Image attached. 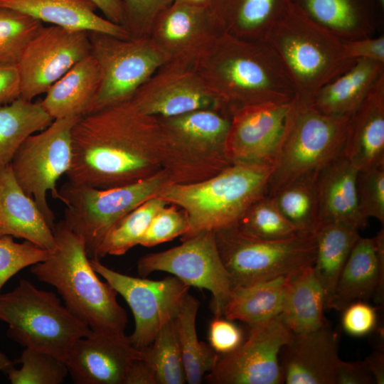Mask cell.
<instances>
[{
  "mask_svg": "<svg viewBox=\"0 0 384 384\" xmlns=\"http://www.w3.org/2000/svg\"><path fill=\"white\" fill-rule=\"evenodd\" d=\"M68 181L97 188L127 185L164 169L165 140L157 117L131 102L80 117L71 131Z\"/></svg>",
  "mask_w": 384,
  "mask_h": 384,
  "instance_id": "obj_1",
  "label": "cell"
},
{
  "mask_svg": "<svg viewBox=\"0 0 384 384\" xmlns=\"http://www.w3.org/2000/svg\"><path fill=\"white\" fill-rule=\"evenodd\" d=\"M230 117L237 110L265 103H287L292 85L265 41L219 33L193 66Z\"/></svg>",
  "mask_w": 384,
  "mask_h": 384,
  "instance_id": "obj_2",
  "label": "cell"
},
{
  "mask_svg": "<svg viewBox=\"0 0 384 384\" xmlns=\"http://www.w3.org/2000/svg\"><path fill=\"white\" fill-rule=\"evenodd\" d=\"M52 230L55 247L44 261L31 265V272L54 287L65 306L92 331L125 334L127 311L114 288L96 275L82 240L63 220Z\"/></svg>",
  "mask_w": 384,
  "mask_h": 384,
  "instance_id": "obj_3",
  "label": "cell"
},
{
  "mask_svg": "<svg viewBox=\"0 0 384 384\" xmlns=\"http://www.w3.org/2000/svg\"><path fill=\"white\" fill-rule=\"evenodd\" d=\"M280 60L294 99L311 105L319 90L356 61L343 42L286 0L265 40Z\"/></svg>",
  "mask_w": 384,
  "mask_h": 384,
  "instance_id": "obj_4",
  "label": "cell"
},
{
  "mask_svg": "<svg viewBox=\"0 0 384 384\" xmlns=\"http://www.w3.org/2000/svg\"><path fill=\"white\" fill-rule=\"evenodd\" d=\"M272 170L269 164H233L201 181L170 182L155 197L186 213L188 230L183 240L235 224L252 203L267 195Z\"/></svg>",
  "mask_w": 384,
  "mask_h": 384,
  "instance_id": "obj_5",
  "label": "cell"
},
{
  "mask_svg": "<svg viewBox=\"0 0 384 384\" xmlns=\"http://www.w3.org/2000/svg\"><path fill=\"white\" fill-rule=\"evenodd\" d=\"M350 117L326 115L294 98L273 159L267 196L341 155Z\"/></svg>",
  "mask_w": 384,
  "mask_h": 384,
  "instance_id": "obj_6",
  "label": "cell"
},
{
  "mask_svg": "<svg viewBox=\"0 0 384 384\" xmlns=\"http://www.w3.org/2000/svg\"><path fill=\"white\" fill-rule=\"evenodd\" d=\"M0 320L8 324L7 336L14 341L64 361L75 341L92 331L55 294L25 279L0 294Z\"/></svg>",
  "mask_w": 384,
  "mask_h": 384,
  "instance_id": "obj_7",
  "label": "cell"
},
{
  "mask_svg": "<svg viewBox=\"0 0 384 384\" xmlns=\"http://www.w3.org/2000/svg\"><path fill=\"white\" fill-rule=\"evenodd\" d=\"M230 118L216 110L158 118L165 140L164 170L171 182L201 181L232 164L226 153Z\"/></svg>",
  "mask_w": 384,
  "mask_h": 384,
  "instance_id": "obj_8",
  "label": "cell"
},
{
  "mask_svg": "<svg viewBox=\"0 0 384 384\" xmlns=\"http://www.w3.org/2000/svg\"><path fill=\"white\" fill-rule=\"evenodd\" d=\"M214 234L232 288L289 277L314 262V233H299L285 239L264 240L233 225Z\"/></svg>",
  "mask_w": 384,
  "mask_h": 384,
  "instance_id": "obj_9",
  "label": "cell"
},
{
  "mask_svg": "<svg viewBox=\"0 0 384 384\" xmlns=\"http://www.w3.org/2000/svg\"><path fill=\"white\" fill-rule=\"evenodd\" d=\"M170 182L164 169L136 182L105 189L68 181L58 190V199L65 205L63 220L82 240L88 257L93 259L110 229Z\"/></svg>",
  "mask_w": 384,
  "mask_h": 384,
  "instance_id": "obj_10",
  "label": "cell"
},
{
  "mask_svg": "<svg viewBox=\"0 0 384 384\" xmlns=\"http://www.w3.org/2000/svg\"><path fill=\"white\" fill-rule=\"evenodd\" d=\"M88 35L90 54L100 72V87L91 112L131 100L166 63V58L149 36L122 38L99 32H88Z\"/></svg>",
  "mask_w": 384,
  "mask_h": 384,
  "instance_id": "obj_11",
  "label": "cell"
},
{
  "mask_svg": "<svg viewBox=\"0 0 384 384\" xmlns=\"http://www.w3.org/2000/svg\"><path fill=\"white\" fill-rule=\"evenodd\" d=\"M78 118L55 119L44 129L28 136L10 164L16 182L35 201L51 228L55 217L47 201V193L58 198L57 181L70 166L71 131Z\"/></svg>",
  "mask_w": 384,
  "mask_h": 384,
  "instance_id": "obj_12",
  "label": "cell"
},
{
  "mask_svg": "<svg viewBox=\"0 0 384 384\" xmlns=\"http://www.w3.org/2000/svg\"><path fill=\"white\" fill-rule=\"evenodd\" d=\"M180 245L149 253L137 262L140 276L161 271L169 272L189 287L210 291L215 316H223L232 286L220 258L213 231L199 232L183 239Z\"/></svg>",
  "mask_w": 384,
  "mask_h": 384,
  "instance_id": "obj_13",
  "label": "cell"
},
{
  "mask_svg": "<svg viewBox=\"0 0 384 384\" xmlns=\"http://www.w3.org/2000/svg\"><path fill=\"white\" fill-rule=\"evenodd\" d=\"M90 262L129 306L134 329L128 338L138 350L148 346L163 326L175 319L188 294L190 287L175 276L151 280L116 272L97 258H90Z\"/></svg>",
  "mask_w": 384,
  "mask_h": 384,
  "instance_id": "obj_14",
  "label": "cell"
},
{
  "mask_svg": "<svg viewBox=\"0 0 384 384\" xmlns=\"http://www.w3.org/2000/svg\"><path fill=\"white\" fill-rule=\"evenodd\" d=\"M246 340L234 351L218 354L216 363L204 378L212 384L284 383L279 364L282 348L294 333L281 314L261 324L249 326Z\"/></svg>",
  "mask_w": 384,
  "mask_h": 384,
  "instance_id": "obj_15",
  "label": "cell"
},
{
  "mask_svg": "<svg viewBox=\"0 0 384 384\" xmlns=\"http://www.w3.org/2000/svg\"><path fill=\"white\" fill-rule=\"evenodd\" d=\"M90 50L88 31L43 26L26 44L17 63L21 97L32 101L46 93Z\"/></svg>",
  "mask_w": 384,
  "mask_h": 384,
  "instance_id": "obj_16",
  "label": "cell"
},
{
  "mask_svg": "<svg viewBox=\"0 0 384 384\" xmlns=\"http://www.w3.org/2000/svg\"><path fill=\"white\" fill-rule=\"evenodd\" d=\"M131 102L143 114L158 118L198 110L227 113L193 67L174 63H166L156 71Z\"/></svg>",
  "mask_w": 384,
  "mask_h": 384,
  "instance_id": "obj_17",
  "label": "cell"
},
{
  "mask_svg": "<svg viewBox=\"0 0 384 384\" xmlns=\"http://www.w3.org/2000/svg\"><path fill=\"white\" fill-rule=\"evenodd\" d=\"M291 102L247 106L231 114L226 153L232 164L272 165Z\"/></svg>",
  "mask_w": 384,
  "mask_h": 384,
  "instance_id": "obj_18",
  "label": "cell"
},
{
  "mask_svg": "<svg viewBox=\"0 0 384 384\" xmlns=\"http://www.w3.org/2000/svg\"><path fill=\"white\" fill-rule=\"evenodd\" d=\"M218 34L206 8L174 1L157 17L149 37L166 63L193 67Z\"/></svg>",
  "mask_w": 384,
  "mask_h": 384,
  "instance_id": "obj_19",
  "label": "cell"
},
{
  "mask_svg": "<svg viewBox=\"0 0 384 384\" xmlns=\"http://www.w3.org/2000/svg\"><path fill=\"white\" fill-rule=\"evenodd\" d=\"M141 354L126 334L92 331L75 341L65 362L76 384H125L132 363Z\"/></svg>",
  "mask_w": 384,
  "mask_h": 384,
  "instance_id": "obj_20",
  "label": "cell"
},
{
  "mask_svg": "<svg viewBox=\"0 0 384 384\" xmlns=\"http://www.w3.org/2000/svg\"><path fill=\"white\" fill-rule=\"evenodd\" d=\"M284 383L334 384L340 361L338 334L326 323L306 333L294 334L279 356Z\"/></svg>",
  "mask_w": 384,
  "mask_h": 384,
  "instance_id": "obj_21",
  "label": "cell"
},
{
  "mask_svg": "<svg viewBox=\"0 0 384 384\" xmlns=\"http://www.w3.org/2000/svg\"><path fill=\"white\" fill-rule=\"evenodd\" d=\"M384 290V230L361 237L337 281L327 309L343 311L353 302L373 297L382 303Z\"/></svg>",
  "mask_w": 384,
  "mask_h": 384,
  "instance_id": "obj_22",
  "label": "cell"
},
{
  "mask_svg": "<svg viewBox=\"0 0 384 384\" xmlns=\"http://www.w3.org/2000/svg\"><path fill=\"white\" fill-rule=\"evenodd\" d=\"M342 153L358 171L384 166V76L349 117Z\"/></svg>",
  "mask_w": 384,
  "mask_h": 384,
  "instance_id": "obj_23",
  "label": "cell"
},
{
  "mask_svg": "<svg viewBox=\"0 0 384 384\" xmlns=\"http://www.w3.org/2000/svg\"><path fill=\"white\" fill-rule=\"evenodd\" d=\"M22 238L51 252V227L35 201L16 182L10 165L0 172V236Z\"/></svg>",
  "mask_w": 384,
  "mask_h": 384,
  "instance_id": "obj_24",
  "label": "cell"
},
{
  "mask_svg": "<svg viewBox=\"0 0 384 384\" xmlns=\"http://www.w3.org/2000/svg\"><path fill=\"white\" fill-rule=\"evenodd\" d=\"M358 173L343 154L320 170L317 178L319 223L341 221L359 230L366 227L368 219L362 215L358 201Z\"/></svg>",
  "mask_w": 384,
  "mask_h": 384,
  "instance_id": "obj_25",
  "label": "cell"
},
{
  "mask_svg": "<svg viewBox=\"0 0 384 384\" xmlns=\"http://www.w3.org/2000/svg\"><path fill=\"white\" fill-rule=\"evenodd\" d=\"M343 42L374 36L381 23L376 0H292Z\"/></svg>",
  "mask_w": 384,
  "mask_h": 384,
  "instance_id": "obj_26",
  "label": "cell"
},
{
  "mask_svg": "<svg viewBox=\"0 0 384 384\" xmlns=\"http://www.w3.org/2000/svg\"><path fill=\"white\" fill-rule=\"evenodd\" d=\"M0 7L16 10L50 25L130 38L122 26L97 14V7L90 0H0Z\"/></svg>",
  "mask_w": 384,
  "mask_h": 384,
  "instance_id": "obj_27",
  "label": "cell"
},
{
  "mask_svg": "<svg viewBox=\"0 0 384 384\" xmlns=\"http://www.w3.org/2000/svg\"><path fill=\"white\" fill-rule=\"evenodd\" d=\"M100 83L99 66L90 54L47 90L41 106L53 119L80 117L91 112Z\"/></svg>",
  "mask_w": 384,
  "mask_h": 384,
  "instance_id": "obj_28",
  "label": "cell"
},
{
  "mask_svg": "<svg viewBox=\"0 0 384 384\" xmlns=\"http://www.w3.org/2000/svg\"><path fill=\"white\" fill-rule=\"evenodd\" d=\"M383 76L384 63L357 59L319 90L311 105L326 115L350 117Z\"/></svg>",
  "mask_w": 384,
  "mask_h": 384,
  "instance_id": "obj_29",
  "label": "cell"
},
{
  "mask_svg": "<svg viewBox=\"0 0 384 384\" xmlns=\"http://www.w3.org/2000/svg\"><path fill=\"white\" fill-rule=\"evenodd\" d=\"M286 0H210L213 28L249 41H265Z\"/></svg>",
  "mask_w": 384,
  "mask_h": 384,
  "instance_id": "obj_30",
  "label": "cell"
},
{
  "mask_svg": "<svg viewBox=\"0 0 384 384\" xmlns=\"http://www.w3.org/2000/svg\"><path fill=\"white\" fill-rule=\"evenodd\" d=\"M314 234L316 247L312 268L324 292L327 309L339 275L361 235L356 226L341 221L321 222Z\"/></svg>",
  "mask_w": 384,
  "mask_h": 384,
  "instance_id": "obj_31",
  "label": "cell"
},
{
  "mask_svg": "<svg viewBox=\"0 0 384 384\" xmlns=\"http://www.w3.org/2000/svg\"><path fill=\"white\" fill-rule=\"evenodd\" d=\"M325 294L312 266L288 279L281 316L294 334L316 330L327 323Z\"/></svg>",
  "mask_w": 384,
  "mask_h": 384,
  "instance_id": "obj_32",
  "label": "cell"
},
{
  "mask_svg": "<svg viewBox=\"0 0 384 384\" xmlns=\"http://www.w3.org/2000/svg\"><path fill=\"white\" fill-rule=\"evenodd\" d=\"M289 277L232 288L223 316L252 326L279 316Z\"/></svg>",
  "mask_w": 384,
  "mask_h": 384,
  "instance_id": "obj_33",
  "label": "cell"
},
{
  "mask_svg": "<svg viewBox=\"0 0 384 384\" xmlns=\"http://www.w3.org/2000/svg\"><path fill=\"white\" fill-rule=\"evenodd\" d=\"M53 119L41 100L19 97L0 107V172L8 167L16 151L30 135L48 127Z\"/></svg>",
  "mask_w": 384,
  "mask_h": 384,
  "instance_id": "obj_34",
  "label": "cell"
},
{
  "mask_svg": "<svg viewBox=\"0 0 384 384\" xmlns=\"http://www.w3.org/2000/svg\"><path fill=\"white\" fill-rule=\"evenodd\" d=\"M199 304V301L188 293L174 319L188 384L201 383L213 368L218 356L210 344L198 338L196 320Z\"/></svg>",
  "mask_w": 384,
  "mask_h": 384,
  "instance_id": "obj_35",
  "label": "cell"
},
{
  "mask_svg": "<svg viewBox=\"0 0 384 384\" xmlns=\"http://www.w3.org/2000/svg\"><path fill=\"white\" fill-rule=\"evenodd\" d=\"M319 171L304 175L268 196L299 233H314L319 223L317 194Z\"/></svg>",
  "mask_w": 384,
  "mask_h": 384,
  "instance_id": "obj_36",
  "label": "cell"
},
{
  "mask_svg": "<svg viewBox=\"0 0 384 384\" xmlns=\"http://www.w3.org/2000/svg\"><path fill=\"white\" fill-rule=\"evenodd\" d=\"M168 204L159 197H153L129 212L110 229L98 247L95 258L100 260L107 255H122L139 245L153 217Z\"/></svg>",
  "mask_w": 384,
  "mask_h": 384,
  "instance_id": "obj_37",
  "label": "cell"
},
{
  "mask_svg": "<svg viewBox=\"0 0 384 384\" xmlns=\"http://www.w3.org/2000/svg\"><path fill=\"white\" fill-rule=\"evenodd\" d=\"M141 351V358L152 370L158 384L186 383L174 319L165 324L152 342Z\"/></svg>",
  "mask_w": 384,
  "mask_h": 384,
  "instance_id": "obj_38",
  "label": "cell"
},
{
  "mask_svg": "<svg viewBox=\"0 0 384 384\" xmlns=\"http://www.w3.org/2000/svg\"><path fill=\"white\" fill-rule=\"evenodd\" d=\"M234 225L246 234L264 240L285 239L299 233L267 195L252 203Z\"/></svg>",
  "mask_w": 384,
  "mask_h": 384,
  "instance_id": "obj_39",
  "label": "cell"
},
{
  "mask_svg": "<svg viewBox=\"0 0 384 384\" xmlns=\"http://www.w3.org/2000/svg\"><path fill=\"white\" fill-rule=\"evenodd\" d=\"M16 362L21 364L20 368L12 366L5 372L12 384H61L68 374L64 361L28 348Z\"/></svg>",
  "mask_w": 384,
  "mask_h": 384,
  "instance_id": "obj_40",
  "label": "cell"
},
{
  "mask_svg": "<svg viewBox=\"0 0 384 384\" xmlns=\"http://www.w3.org/2000/svg\"><path fill=\"white\" fill-rule=\"evenodd\" d=\"M43 26L31 16L0 7V65H17L25 46Z\"/></svg>",
  "mask_w": 384,
  "mask_h": 384,
  "instance_id": "obj_41",
  "label": "cell"
},
{
  "mask_svg": "<svg viewBox=\"0 0 384 384\" xmlns=\"http://www.w3.org/2000/svg\"><path fill=\"white\" fill-rule=\"evenodd\" d=\"M49 255L48 250L29 241L18 243L12 236H0V292L6 282L17 272L44 261Z\"/></svg>",
  "mask_w": 384,
  "mask_h": 384,
  "instance_id": "obj_42",
  "label": "cell"
},
{
  "mask_svg": "<svg viewBox=\"0 0 384 384\" xmlns=\"http://www.w3.org/2000/svg\"><path fill=\"white\" fill-rule=\"evenodd\" d=\"M188 230L186 213L175 205L168 204L153 217L139 245L153 247L183 236Z\"/></svg>",
  "mask_w": 384,
  "mask_h": 384,
  "instance_id": "obj_43",
  "label": "cell"
},
{
  "mask_svg": "<svg viewBox=\"0 0 384 384\" xmlns=\"http://www.w3.org/2000/svg\"><path fill=\"white\" fill-rule=\"evenodd\" d=\"M360 210L366 218L384 223V166L358 171L356 181Z\"/></svg>",
  "mask_w": 384,
  "mask_h": 384,
  "instance_id": "obj_44",
  "label": "cell"
},
{
  "mask_svg": "<svg viewBox=\"0 0 384 384\" xmlns=\"http://www.w3.org/2000/svg\"><path fill=\"white\" fill-rule=\"evenodd\" d=\"M124 28L130 38L149 36L151 27L160 15L175 0H122Z\"/></svg>",
  "mask_w": 384,
  "mask_h": 384,
  "instance_id": "obj_45",
  "label": "cell"
},
{
  "mask_svg": "<svg viewBox=\"0 0 384 384\" xmlns=\"http://www.w3.org/2000/svg\"><path fill=\"white\" fill-rule=\"evenodd\" d=\"M341 324L343 330L352 336H366L376 326V311L367 303L353 302L343 310Z\"/></svg>",
  "mask_w": 384,
  "mask_h": 384,
  "instance_id": "obj_46",
  "label": "cell"
},
{
  "mask_svg": "<svg viewBox=\"0 0 384 384\" xmlns=\"http://www.w3.org/2000/svg\"><path fill=\"white\" fill-rule=\"evenodd\" d=\"M208 341L216 353L225 354L237 348L244 338L241 329L230 320L215 316L209 325Z\"/></svg>",
  "mask_w": 384,
  "mask_h": 384,
  "instance_id": "obj_47",
  "label": "cell"
},
{
  "mask_svg": "<svg viewBox=\"0 0 384 384\" xmlns=\"http://www.w3.org/2000/svg\"><path fill=\"white\" fill-rule=\"evenodd\" d=\"M348 55L354 59H366L384 63V37L370 36L343 42Z\"/></svg>",
  "mask_w": 384,
  "mask_h": 384,
  "instance_id": "obj_48",
  "label": "cell"
},
{
  "mask_svg": "<svg viewBox=\"0 0 384 384\" xmlns=\"http://www.w3.org/2000/svg\"><path fill=\"white\" fill-rule=\"evenodd\" d=\"M374 378L364 361L346 362L340 360L335 373L334 384H372Z\"/></svg>",
  "mask_w": 384,
  "mask_h": 384,
  "instance_id": "obj_49",
  "label": "cell"
},
{
  "mask_svg": "<svg viewBox=\"0 0 384 384\" xmlns=\"http://www.w3.org/2000/svg\"><path fill=\"white\" fill-rule=\"evenodd\" d=\"M21 78L18 65H0V106L21 97Z\"/></svg>",
  "mask_w": 384,
  "mask_h": 384,
  "instance_id": "obj_50",
  "label": "cell"
},
{
  "mask_svg": "<svg viewBox=\"0 0 384 384\" xmlns=\"http://www.w3.org/2000/svg\"><path fill=\"white\" fill-rule=\"evenodd\" d=\"M125 384H158V383L152 370L140 356L132 363Z\"/></svg>",
  "mask_w": 384,
  "mask_h": 384,
  "instance_id": "obj_51",
  "label": "cell"
},
{
  "mask_svg": "<svg viewBox=\"0 0 384 384\" xmlns=\"http://www.w3.org/2000/svg\"><path fill=\"white\" fill-rule=\"evenodd\" d=\"M107 20L124 26V12L122 0H90ZM124 27V26H123Z\"/></svg>",
  "mask_w": 384,
  "mask_h": 384,
  "instance_id": "obj_52",
  "label": "cell"
},
{
  "mask_svg": "<svg viewBox=\"0 0 384 384\" xmlns=\"http://www.w3.org/2000/svg\"><path fill=\"white\" fill-rule=\"evenodd\" d=\"M364 362L372 373L375 383H384V353L381 350L372 353Z\"/></svg>",
  "mask_w": 384,
  "mask_h": 384,
  "instance_id": "obj_53",
  "label": "cell"
},
{
  "mask_svg": "<svg viewBox=\"0 0 384 384\" xmlns=\"http://www.w3.org/2000/svg\"><path fill=\"white\" fill-rule=\"evenodd\" d=\"M176 2L184 4L193 6L206 8L208 6L210 0H175Z\"/></svg>",
  "mask_w": 384,
  "mask_h": 384,
  "instance_id": "obj_54",
  "label": "cell"
},
{
  "mask_svg": "<svg viewBox=\"0 0 384 384\" xmlns=\"http://www.w3.org/2000/svg\"><path fill=\"white\" fill-rule=\"evenodd\" d=\"M12 366L14 363L0 351V370L6 372Z\"/></svg>",
  "mask_w": 384,
  "mask_h": 384,
  "instance_id": "obj_55",
  "label": "cell"
},
{
  "mask_svg": "<svg viewBox=\"0 0 384 384\" xmlns=\"http://www.w3.org/2000/svg\"><path fill=\"white\" fill-rule=\"evenodd\" d=\"M376 2L378 4V8L380 9V13L383 15L384 11V0H376Z\"/></svg>",
  "mask_w": 384,
  "mask_h": 384,
  "instance_id": "obj_56",
  "label": "cell"
}]
</instances>
